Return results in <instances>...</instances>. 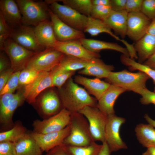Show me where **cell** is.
I'll return each mask as SVG.
<instances>
[{
	"mask_svg": "<svg viewBox=\"0 0 155 155\" xmlns=\"http://www.w3.org/2000/svg\"><path fill=\"white\" fill-rule=\"evenodd\" d=\"M69 134L63 141L67 146H85L95 142L90 132L88 120L79 113H71Z\"/></svg>",
	"mask_w": 155,
	"mask_h": 155,
	"instance_id": "obj_2",
	"label": "cell"
},
{
	"mask_svg": "<svg viewBox=\"0 0 155 155\" xmlns=\"http://www.w3.org/2000/svg\"><path fill=\"white\" fill-rule=\"evenodd\" d=\"M74 82L84 86L88 92L98 100L111 85L108 82L96 78L90 79L80 75L75 76Z\"/></svg>",
	"mask_w": 155,
	"mask_h": 155,
	"instance_id": "obj_24",
	"label": "cell"
},
{
	"mask_svg": "<svg viewBox=\"0 0 155 155\" xmlns=\"http://www.w3.org/2000/svg\"><path fill=\"white\" fill-rule=\"evenodd\" d=\"M125 121V119L117 116L115 114L107 116L105 129V142L111 152L127 148L126 145L121 138L119 132L121 126Z\"/></svg>",
	"mask_w": 155,
	"mask_h": 155,
	"instance_id": "obj_11",
	"label": "cell"
},
{
	"mask_svg": "<svg viewBox=\"0 0 155 155\" xmlns=\"http://www.w3.org/2000/svg\"><path fill=\"white\" fill-rule=\"evenodd\" d=\"M21 71L14 72L10 77L5 86L0 92V95L6 93H13L19 86V77Z\"/></svg>",
	"mask_w": 155,
	"mask_h": 155,
	"instance_id": "obj_38",
	"label": "cell"
},
{
	"mask_svg": "<svg viewBox=\"0 0 155 155\" xmlns=\"http://www.w3.org/2000/svg\"><path fill=\"white\" fill-rule=\"evenodd\" d=\"M59 90V97L63 108L71 113H78L87 106L97 107L98 100L75 83L71 78Z\"/></svg>",
	"mask_w": 155,
	"mask_h": 155,
	"instance_id": "obj_1",
	"label": "cell"
},
{
	"mask_svg": "<svg viewBox=\"0 0 155 155\" xmlns=\"http://www.w3.org/2000/svg\"><path fill=\"white\" fill-rule=\"evenodd\" d=\"M112 11L110 6L92 5L90 16L96 19L103 20L108 16Z\"/></svg>",
	"mask_w": 155,
	"mask_h": 155,
	"instance_id": "obj_36",
	"label": "cell"
},
{
	"mask_svg": "<svg viewBox=\"0 0 155 155\" xmlns=\"http://www.w3.org/2000/svg\"><path fill=\"white\" fill-rule=\"evenodd\" d=\"M62 104L59 96L53 90L46 92L41 96L39 101V106L41 111L47 116L53 115L60 109Z\"/></svg>",
	"mask_w": 155,
	"mask_h": 155,
	"instance_id": "obj_22",
	"label": "cell"
},
{
	"mask_svg": "<svg viewBox=\"0 0 155 155\" xmlns=\"http://www.w3.org/2000/svg\"><path fill=\"white\" fill-rule=\"evenodd\" d=\"M126 90L111 84L109 87L98 100L97 107L105 115L115 114L114 106L118 97Z\"/></svg>",
	"mask_w": 155,
	"mask_h": 155,
	"instance_id": "obj_18",
	"label": "cell"
},
{
	"mask_svg": "<svg viewBox=\"0 0 155 155\" xmlns=\"http://www.w3.org/2000/svg\"><path fill=\"white\" fill-rule=\"evenodd\" d=\"M143 64L155 70V53L149 58Z\"/></svg>",
	"mask_w": 155,
	"mask_h": 155,
	"instance_id": "obj_48",
	"label": "cell"
},
{
	"mask_svg": "<svg viewBox=\"0 0 155 155\" xmlns=\"http://www.w3.org/2000/svg\"><path fill=\"white\" fill-rule=\"evenodd\" d=\"M53 69L47 71L40 72L31 83L24 86L23 91L26 100L29 103H35L39 94L45 89L53 87Z\"/></svg>",
	"mask_w": 155,
	"mask_h": 155,
	"instance_id": "obj_13",
	"label": "cell"
},
{
	"mask_svg": "<svg viewBox=\"0 0 155 155\" xmlns=\"http://www.w3.org/2000/svg\"><path fill=\"white\" fill-rule=\"evenodd\" d=\"M143 0H127L125 10L128 13L141 12Z\"/></svg>",
	"mask_w": 155,
	"mask_h": 155,
	"instance_id": "obj_43",
	"label": "cell"
},
{
	"mask_svg": "<svg viewBox=\"0 0 155 155\" xmlns=\"http://www.w3.org/2000/svg\"><path fill=\"white\" fill-rule=\"evenodd\" d=\"M0 50L7 56L10 61L11 68L15 71L25 68L30 59L37 53L24 48L11 38L6 40Z\"/></svg>",
	"mask_w": 155,
	"mask_h": 155,
	"instance_id": "obj_7",
	"label": "cell"
},
{
	"mask_svg": "<svg viewBox=\"0 0 155 155\" xmlns=\"http://www.w3.org/2000/svg\"><path fill=\"white\" fill-rule=\"evenodd\" d=\"M88 121L91 135L94 141L105 142V129L107 116L97 107L87 106L80 111Z\"/></svg>",
	"mask_w": 155,
	"mask_h": 155,
	"instance_id": "obj_8",
	"label": "cell"
},
{
	"mask_svg": "<svg viewBox=\"0 0 155 155\" xmlns=\"http://www.w3.org/2000/svg\"><path fill=\"white\" fill-rule=\"evenodd\" d=\"M3 51V52H1L0 55V72L10 68L9 67L11 68L10 61H9L5 55V52Z\"/></svg>",
	"mask_w": 155,
	"mask_h": 155,
	"instance_id": "obj_47",
	"label": "cell"
},
{
	"mask_svg": "<svg viewBox=\"0 0 155 155\" xmlns=\"http://www.w3.org/2000/svg\"><path fill=\"white\" fill-rule=\"evenodd\" d=\"M26 133L22 124L17 123L10 129L0 132V142L7 141L15 143Z\"/></svg>",
	"mask_w": 155,
	"mask_h": 155,
	"instance_id": "obj_31",
	"label": "cell"
},
{
	"mask_svg": "<svg viewBox=\"0 0 155 155\" xmlns=\"http://www.w3.org/2000/svg\"><path fill=\"white\" fill-rule=\"evenodd\" d=\"M142 155H155V146L147 148L146 150L143 153Z\"/></svg>",
	"mask_w": 155,
	"mask_h": 155,
	"instance_id": "obj_52",
	"label": "cell"
},
{
	"mask_svg": "<svg viewBox=\"0 0 155 155\" xmlns=\"http://www.w3.org/2000/svg\"><path fill=\"white\" fill-rule=\"evenodd\" d=\"M84 32H87L92 36H95L102 33L108 34L117 40L123 43L128 50L131 49L133 45L123 39H121L111 31V29L102 20L88 17L86 25Z\"/></svg>",
	"mask_w": 155,
	"mask_h": 155,
	"instance_id": "obj_21",
	"label": "cell"
},
{
	"mask_svg": "<svg viewBox=\"0 0 155 155\" xmlns=\"http://www.w3.org/2000/svg\"><path fill=\"white\" fill-rule=\"evenodd\" d=\"M0 12L12 28L22 24V17L18 6L15 1L1 0Z\"/></svg>",
	"mask_w": 155,
	"mask_h": 155,
	"instance_id": "obj_19",
	"label": "cell"
},
{
	"mask_svg": "<svg viewBox=\"0 0 155 155\" xmlns=\"http://www.w3.org/2000/svg\"><path fill=\"white\" fill-rule=\"evenodd\" d=\"M144 117L149 124L155 128V120L152 119L147 114L145 115Z\"/></svg>",
	"mask_w": 155,
	"mask_h": 155,
	"instance_id": "obj_53",
	"label": "cell"
},
{
	"mask_svg": "<svg viewBox=\"0 0 155 155\" xmlns=\"http://www.w3.org/2000/svg\"><path fill=\"white\" fill-rule=\"evenodd\" d=\"M134 46L138 62L143 63L155 53V36L146 34L136 42Z\"/></svg>",
	"mask_w": 155,
	"mask_h": 155,
	"instance_id": "obj_27",
	"label": "cell"
},
{
	"mask_svg": "<svg viewBox=\"0 0 155 155\" xmlns=\"http://www.w3.org/2000/svg\"><path fill=\"white\" fill-rule=\"evenodd\" d=\"M44 155H72L66 145L63 144L51 149Z\"/></svg>",
	"mask_w": 155,
	"mask_h": 155,
	"instance_id": "obj_44",
	"label": "cell"
},
{
	"mask_svg": "<svg viewBox=\"0 0 155 155\" xmlns=\"http://www.w3.org/2000/svg\"><path fill=\"white\" fill-rule=\"evenodd\" d=\"M15 143L17 155H42V151L30 133H26Z\"/></svg>",
	"mask_w": 155,
	"mask_h": 155,
	"instance_id": "obj_28",
	"label": "cell"
},
{
	"mask_svg": "<svg viewBox=\"0 0 155 155\" xmlns=\"http://www.w3.org/2000/svg\"><path fill=\"white\" fill-rule=\"evenodd\" d=\"M22 17V24L35 26L49 17V7L44 1L16 0Z\"/></svg>",
	"mask_w": 155,
	"mask_h": 155,
	"instance_id": "obj_3",
	"label": "cell"
},
{
	"mask_svg": "<svg viewBox=\"0 0 155 155\" xmlns=\"http://www.w3.org/2000/svg\"><path fill=\"white\" fill-rule=\"evenodd\" d=\"M53 48L64 54L88 61L100 57V55L98 53L91 52L84 47L79 40L65 42L57 41Z\"/></svg>",
	"mask_w": 155,
	"mask_h": 155,
	"instance_id": "obj_14",
	"label": "cell"
},
{
	"mask_svg": "<svg viewBox=\"0 0 155 155\" xmlns=\"http://www.w3.org/2000/svg\"><path fill=\"white\" fill-rule=\"evenodd\" d=\"M92 5H104L110 6L111 0H91Z\"/></svg>",
	"mask_w": 155,
	"mask_h": 155,
	"instance_id": "obj_50",
	"label": "cell"
},
{
	"mask_svg": "<svg viewBox=\"0 0 155 155\" xmlns=\"http://www.w3.org/2000/svg\"><path fill=\"white\" fill-rule=\"evenodd\" d=\"M150 78L148 75L142 71L132 73L124 69L111 72L106 79L111 84L136 93L139 90L146 88V83Z\"/></svg>",
	"mask_w": 155,
	"mask_h": 155,
	"instance_id": "obj_4",
	"label": "cell"
},
{
	"mask_svg": "<svg viewBox=\"0 0 155 155\" xmlns=\"http://www.w3.org/2000/svg\"><path fill=\"white\" fill-rule=\"evenodd\" d=\"M54 75L53 78V86L60 88L74 74L75 71L59 69L56 67L53 69Z\"/></svg>",
	"mask_w": 155,
	"mask_h": 155,
	"instance_id": "obj_35",
	"label": "cell"
},
{
	"mask_svg": "<svg viewBox=\"0 0 155 155\" xmlns=\"http://www.w3.org/2000/svg\"><path fill=\"white\" fill-rule=\"evenodd\" d=\"M136 93L141 96L140 101L142 104L148 105L152 104L155 105V92L146 88L138 90Z\"/></svg>",
	"mask_w": 155,
	"mask_h": 155,
	"instance_id": "obj_41",
	"label": "cell"
},
{
	"mask_svg": "<svg viewBox=\"0 0 155 155\" xmlns=\"http://www.w3.org/2000/svg\"><path fill=\"white\" fill-rule=\"evenodd\" d=\"M71 113L63 108L56 114L42 120L36 119L33 122V132L41 134L61 131L70 123Z\"/></svg>",
	"mask_w": 155,
	"mask_h": 155,
	"instance_id": "obj_9",
	"label": "cell"
},
{
	"mask_svg": "<svg viewBox=\"0 0 155 155\" xmlns=\"http://www.w3.org/2000/svg\"><path fill=\"white\" fill-rule=\"evenodd\" d=\"M64 55L53 48H46L33 56L25 68L39 72L50 71L59 64Z\"/></svg>",
	"mask_w": 155,
	"mask_h": 155,
	"instance_id": "obj_6",
	"label": "cell"
},
{
	"mask_svg": "<svg viewBox=\"0 0 155 155\" xmlns=\"http://www.w3.org/2000/svg\"><path fill=\"white\" fill-rule=\"evenodd\" d=\"M19 45L31 51L38 53L46 49L39 43L34 27L22 24L12 29L10 37Z\"/></svg>",
	"mask_w": 155,
	"mask_h": 155,
	"instance_id": "obj_12",
	"label": "cell"
},
{
	"mask_svg": "<svg viewBox=\"0 0 155 155\" xmlns=\"http://www.w3.org/2000/svg\"><path fill=\"white\" fill-rule=\"evenodd\" d=\"M127 0H111V5L113 11H120L125 10Z\"/></svg>",
	"mask_w": 155,
	"mask_h": 155,
	"instance_id": "obj_46",
	"label": "cell"
},
{
	"mask_svg": "<svg viewBox=\"0 0 155 155\" xmlns=\"http://www.w3.org/2000/svg\"><path fill=\"white\" fill-rule=\"evenodd\" d=\"M150 20L141 12L128 13L127 36L137 41L146 34Z\"/></svg>",
	"mask_w": 155,
	"mask_h": 155,
	"instance_id": "obj_15",
	"label": "cell"
},
{
	"mask_svg": "<svg viewBox=\"0 0 155 155\" xmlns=\"http://www.w3.org/2000/svg\"><path fill=\"white\" fill-rule=\"evenodd\" d=\"M90 61L64 54L59 64L56 67L59 69L75 71L85 68Z\"/></svg>",
	"mask_w": 155,
	"mask_h": 155,
	"instance_id": "obj_30",
	"label": "cell"
},
{
	"mask_svg": "<svg viewBox=\"0 0 155 155\" xmlns=\"http://www.w3.org/2000/svg\"><path fill=\"white\" fill-rule=\"evenodd\" d=\"M0 155H17L15 143L7 141L0 142Z\"/></svg>",
	"mask_w": 155,
	"mask_h": 155,
	"instance_id": "obj_42",
	"label": "cell"
},
{
	"mask_svg": "<svg viewBox=\"0 0 155 155\" xmlns=\"http://www.w3.org/2000/svg\"><path fill=\"white\" fill-rule=\"evenodd\" d=\"M40 72L34 69L24 68L20 71L19 77V85L25 86L32 83Z\"/></svg>",
	"mask_w": 155,
	"mask_h": 155,
	"instance_id": "obj_37",
	"label": "cell"
},
{
	"mask_svg": "<svg viewBox=\"0 0 155 155\" xmlns=\"http://www.w3.org/2000/svg\"><path fill=\"white\" fill-rule=\"evenodd\" d=\"M102 148L98 155H110L111 153L106 143H102Z\"/></svg>",
	"mask_w": 155,
	"mask_h": 155,
	"instance_id": "obj_49",
	"label": "cell"
},
{
	"mask_svg": "<svg viewBox=\"0 0 155 155\" xmlns=\"http://www.w3.org/2000/svg\"><path fill=\"white\" fill-rule=\"evenodd\" d=\"M49 12L55 36L57 41L65 42L85 38L84 32L75 29L65 24L49 7Z\"/></svg>",
	"mask_w": 155,
	"mask_h": 155,
	"instance_id": "obj_17",
	"label": "cell"
},
{
	"mask_svg": "<svg viewBox=\"0 0 155 155\" xmlns=\"http://www.w3.org/2000/svg\"><path fill=\"white\" fill-rule=\"evenodd\" d=\"M34 29L36 37L43 46L45 49L54 47L57 40L51 20L48 19L41 22Z\"/></svg>",
	"mask_w": 155,
	"mask_h": 155,
	"instance_id": "obj_20",
	"label": "cell"
},
{
	"mask_svg": "<svg viewBox=\"0 0 155 155\" xmlns=\"http://www.w3.org/2000/svg\"><path fill=\"white\" fill-rule=\"evenodd\" d=\"M15 71L10 68L0 72V92L3 89L8 80Z\"/></svg>",
	"mask_w": 155,
	"mask_h": 155,
	"instance_id": "obj_45",
	"label": "cell"
},
{
	"mask_svg": "<svg viewBox=\"0 0 155 155\" xmlns=\"http://www.w3.org/2000/svg\"><path fill=\"white\" fill-rule=\"evenodd\" d=\"M141 12L150 20L155 18V0H143Z\"/></svg>",
	"mask_w": 155,
	"mask_h": 155,
	"instance_id": "obj_40",
	"label": "cell"
},
{
	"mask_svg": "<svg viewBox=\"0 0 155 155\" xmlns=\"http://www.w3.org/2000/svg\"><path fill=\"white\" fill-rule=\"evenodd\" d=\"M13 28L8 25L0 12V48H2L6 40L10 38Z\"/></svg>",
	"mask_w": 155,
	"mask_h": 155,
	"instance_id": "obj_39",
	"label": "cell"
},
{
	"mask_svg": "<svg viewBox=\"0 0 155 155\" xmlns=\"http://www.w3.org/2000/svg\"><path fill=\"white\" fill-rule=\"evenodd\" d=\"M120 60L122 64L129 66V69L130 70H138L146 74L150 78L153 80L154 83L155 84V70L143 63L137 62L129 57L123 55H122L121 56ZM154 92H155V87Z\"/></svg>",
	"mask_w": 155,
	"mask_h": 155,
	"instance_id": "obj_32",
	"label": "cell"
},
{
	"mask_svg": "<svg viewBox=\"0 0 155 155\" xmlns=\"http://www.w3.org/2000/svg\"><path fill=\"white\" fill-rule=\"evenodd\" d=\"M128 13L125 10L112 11L108 16L102 21L123 38L127 36Z\"/></svg>",
	"mask_w": 155,
	"mask_h": 155,
	"instance_id": "obj_23",
	"label": "cell"
},
{
	"mask_svg": "<svg viewBox=\"0 0 155 155\" xmlns=\"http://www.w3.org/2000/svg\"><path fill=\"white\" fill-rule=\"evenodd\" d=\"M44 1L50 9L62 22L75 29L84 32L88 17L80 13L68 6L59 4L57 0Z\"/></svg>",
	"mask_w": 155,
	"mask_h": 155,
	"instance_id": "obj_5",
	"label": "cell"
},
{
	"mask_svg": "<svg viewBox=\"0 0 155 155\" xmlns=\"http://www.w3.org/2000/svg\"><path fill=\"white\" fill-rule=\"evenodd\" d=\"M114 68L113 65H107L99 58H94L90 60L85 68L79 71L82 74L95 76L99 79L107 78Z\"/></svg>",
	"mask_w": 155,
	"mask_h": 155,
	"instance_id": "obj_26",
	"label": "cell"
},
{
	"mask_svg": "<svg viewBox=\"0 0 155 155\" xmlns=\"http://www.w3.org/2000/svg\"><path fill=\"white\" fill-rule=\"evenodd\" d=\"M63 5L75 10L80 13L88 17L92 6L91 0H61Z\"/></svg>",
	"mask_w": 155,
	"mask_h": 155,
	"instance_id": "obj_33",
	"label": "cell"
},
{
	"mask_svg": "<svg viewBox=\"0 0 155 155\" xmlns=\"http://www.w3.org/2000/svg\"><path fill=\"white\" fill-rule=\"evenodd\" d=\"M70 129L69 124L63 129L59 131L45 134L33 132L30 134L42 152H46L57 146L63 144V141L69 134Z\"/></svg>",
	"mask_w": 155,
	"mask_h": 155,
	"instance_id": "obj_16",
	"label": "cell"
},
{
	"mask_svg": "<svg viewBox=\"0 0 155 155\" xmlns=\"http://www.w3.org/2000/svg\"><path fill=\"white\" fill-rule=\"evenodd\" d=\"M146 34L155 36V18L151 22L147 29Z\"/></svg>",
	"mask_w": 155,
	"mask_h": 155,
	"instance_id": "obj_51",
	"label": "cell"
},
{
	"mask_svg": "<svg viewBox=\"0 0 155 155\" xmlns=\"http://www.w3.org/2000/svg\"><path fill=\"white\" fill-rule=\"evenodd\" d=\"M82 45L88 50L98 53L103 50H111L118 51L127 57H129L128 51L117 43L107 42L99 40L83 38L79 40Z\"/></svg>",
	"mask_w": 155,
	"mask_h": 155,
	"instance_id": "obj_25",
	"label": "cell"
},
{
	"mask_svg": "<svg viewBox=\"0 0 155 155\" xmlns=\"http://www.w3.org/2000/svg\"><path fill=\"white\" fill-rule=\"evenodd\" d=\"M26 100L23 92L6 93L0 96V122L3 127L13 126L12 118L16 109Z\"/></svg>",
	"mask_w": 155,
	"mask_h": 155,
	"instance_id": "obj_10",
	"label": "cell"
},
{
	"mask_svg": "<svg viewBox=\"0 0 155 155\" xmlns=\"http://www.w3.org/2000/svg\"><path fill=\"white\" fill-rule=\"evenodd\" d=\"M66 146L72 155H98L102 145L94 142L90 145L85 146Z\"/></svg>",
	"mask_w": 155,
	"mask_h": 155,
	"instance_id": "obj_34",
	"label": "cell"
},
{
	"mask_svg": "<svg viewBox=\"0 0 155 155\" xmlns=\"http://www.w3.org/2000/svg\"><path fill=\"white\" fill-rule=\"evenodd\" d=\"M137 138L144 147L155 146V129L152 125L141 123L135 128Z\"/></svg>",
	"mask_w": 155,
	"mask_h": 155,
	"instance_id": "obj_29",
	"label": "cell"
}]
</instances>
